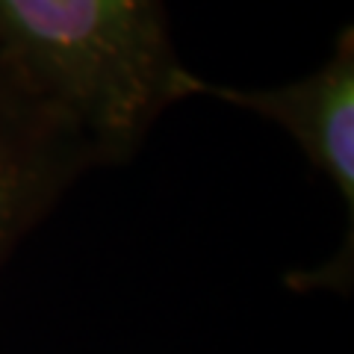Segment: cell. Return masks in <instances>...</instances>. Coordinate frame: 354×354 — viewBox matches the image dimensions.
Here are the masks:
<instances>
[{
	"mask_svg": "<svg viewBox=\"0 0 354 354\" xmlns=\"http://www.w3.org/2000/svg\"><path fill=\"white\" fill-rule=\"evenodd\" d=\"M216 97L290 133L346 209V242L319 269L295 272L292 290H348L354 278V30L346 27L322 68L272 88H234L195 74L189 97Z\"/></svg>",
	"mask_w": 354,
	"mask_h": 354,
	"instance_id": "cell-2",
	"label": "cell"
},
{
	"mask_svg": "<svg viewBox=\"0 0 354 354\" xmlns=\"http://www.w3.org/2000/svg\"><path fill=\"white\" fill-rule=\"evenodd\" d=\"M92 169L104 165L80 127L0 59V269Z\"/></svg>",
	"mask_w": 354,
	"mask_h": 354,
	"instance_id": "cell-3",
	"label": "cell"
},
{
	"mask_svg": "<svg viewBox=\"0 0 354 354\" xmlns=\"http://www.w3.org/2000/svg\"><path fill=\"white\" fill-rule=\"evenodd\" d=\"M0 59L80 127L101 165L130 160L195 80L165 0H0Z\"/></svg>",
	"mask_w": 354,
	"mask_h": 354,
	"instance_id": "cell-1",
	"label": "cell"
}]
</instances>
